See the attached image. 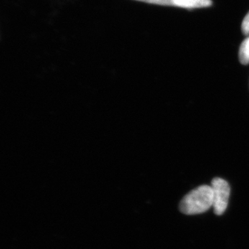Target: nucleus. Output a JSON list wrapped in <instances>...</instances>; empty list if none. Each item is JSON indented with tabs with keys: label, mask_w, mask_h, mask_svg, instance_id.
<instances>
[{
	"label": "nucleus",
	"mask_w": 249,
	"mask_h": 249,
	"mask_svg": "<svg viewBox=\"0 0 249 249\" xmlns=\"http://www.w3.org/2000/svg\"><path fill=\"white\" fill-rule=\"evenodd\" d=\"M213 205L212 187L203 185L190 192L180 202L179 209L182 213L193 215L204 213Z\"/></svg>",
	"instance_id": "1"
},
{
	"label": "nucleus",
	"mask_w": 249,
	"mask_h": 249,
	"mask_svg": "<svg viewBox=\"0 0 249 249\" xmlns=\"http://www.w3.org/2000/svg\"><path fill=\"white\" fill-rule=\"evenodd\" d=\"M213 192V207L214 214L222 215L227 209L230 196L231 187L226 180L215 178L211 182Z\"/></svg>",
	"instance_id": "2"
},
{
	"label": "nucleus",
	"mask_w": 249,
	"mask_h": 249,
	"mask_svg": "<svg viewBox=\"0 0 249 249\" xmlns=\"http://www.w3.org/2000/svg\"><path fill=\"white\" fill-rule=\"evenodd\" d=\"M242 31L245 35H249V12L242 22Z\"/></svg>",
	"instance_id": "6"
},
{
	"label": "nucleus",
	"mask_w": 249,
	"mask_h": 249,
	"mask_svg": "<svg viewBox=\"0 0 249 249\" xmlns=\"http://www.w3.org/2000/svg\"><path fill=\"white\" fill-rule=\"evenodd\" d=\"M136 1H142V2L162 5V6H173V0H136Z\"/></svg>",
	"instance_id": "5"
},
{
	"label": "nucleus",
	"mask_w": 249,
	"mask_h": 249,
	"mask_svg": "<svg viewBox=\"0 0 249 249\" xmlns=\"http://www.w3.org/2000/svg\"><path fill=\"white\" fill-rule=\"evenodd\" d=\"M173 6L184 9H199L212 5L211 0H173Z\"/></svg>",
	"instance_id": "3"
},
{
	"label": "nucleus",
	"mask_w": 249,
	"mask_h": 249,
	"mask_svg": "<svg viewBox=\"0 0 249 249\" xmlns=\"http://www.w3.org/2000/svg\"><path fill=\"white\" fill-rule=\"evenodd\" d=\"M239 58L242 65L249 63V37L243 41L240 46Z\"/></svg>",
	"instance_id": "4"
}]
</instances>
